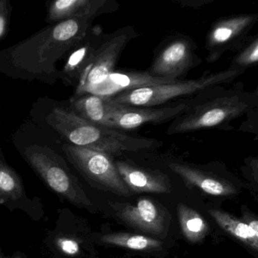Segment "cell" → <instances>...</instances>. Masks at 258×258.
<instances>
[{
    "mask_svg": "<svg viewBox=\"0 0 258 258\" xmlns=\"http://www.w3.org/2000/svg\"><path fill=\"white\" fill-rule=\"evenodd\" d=\"M136 36L137 34L131 27L122 28L114 34L107 35L83 72L74 95L84 94L87 90L100 84L114 72L122 52Z\"/></svg>",
    "mask_w": 258,
    "mask_h": 258,
    "instance_id": "obj_7",
    "label": "cell"
},
{
    "mask_svg": "<svg viewBox=\"0 0 258 258\" xmlns=\"http://www.w3.org/2000/svg\"><path fill=\"white\" fill-rule=\"evenodd\" d=\"M244 223L248 228L249 235L251 241L252 249L254 251L258 250V221L257 219L251 214H246L244 217Z\"/></svg>",
    "mask_w": 258,
    "mask_h": 258,
    "instance_id": "obj_24",
    "label": "cell"
},
{
    "mask_svg": "<svg viewBox=\"0 0 258 258\" xmlns=\"http://www.w3.org/2000/svg\"><path fill=\"white\" fill-rule=\"evenodd\" d=\"M244 69H232L208 74L197 79L175 81L159 85L147 86L109 97L117 103L128 106L156 107L176 98L206 93L228 84L244 73Z\"/></svg>",
    "mask_w": 258,
    "mask_h": 258,
    "instance_id": "obj_3",
    "label": "cell"
},
{
    "mask_svg": "<svg viewBox=\"0 0 258 258\" xmlns=\"http://www.w3.org/2000/svg\"><path fill=\"white\" fill-rule=\"evenodd\" d=\"M114 102L108 122L112 129L132 130L147 123H162L174 120L185 111L191 102L185 101L170 106H128Z\"/></svg>",
    "mask_w": 258,
    "mask_h": 258,
    "instance_id": "obj_10",
    "label": "cell"
},
{
    "mask_svg": "<svg viewBox=\"0 0 258 258\" xmlns=\"http://www.w3.org/2000/svg\"><path fill=\"white\" fill-rule=\"evenodd\" d=\"M258 61V38L255 37L239 49L231 63L232 69H244L253 66Z\"/></svg>",
    "mask_w": 258,
    "mask_h": 258,
    "instance_id": "obj_21",
    "label": "cell"
},
{
    "mask_svg": "<svg viewBox=\"0 0 258 258\" xmlns=\"http://www.w3.org/2000/svg\"><path fill=\"white\" fill-rule=\"evenodd\" d=\"M99 240L105 244L143 251L156 250L162 245V242L155 238L145 235H133L127 232L105 234L101 236Z\"/></svg>",
    "mask_w": 258,
    "mask_h": 258,
    "instance_id": "obj_19",
    "label": "cell"
},
{
    "mask_svg": "<svg viewBox=\"0 0 258 258\" xmlns=\"http://www.w3.org/2000/svg\"><path fill=\"white\" fill-rule=\"evenodd\" d=\"M208 213L223 230L252 249L248 228L244 222L220 210L210 209Z\"/></svg>",
    "mask_w": 258,
    "mask_h": 258,
    "instance_id": "obj_20",
    "label": "cell"
},
{
    "mask_svg": "<svg viewBox=\"0 0 258 258\" xmlns=\"http://www.w3.org/2000/svg\"><path fill=\"white\" fill-rule=\"evenodd\" d=\"M257 21L256 14H242L223 18L213 24L206 37L208 62L217 61L227 51L241 49Z\"/></svg>",
    "mask_w": 258,
    "mask_h": 258,
    "instance_id": "obj_9",
    "label": "cell"
},
{
    "mask_svg": "<svg viewBox=\"0 0 258 258\" xmlns=\"http://www.w3.org/2000/svg\"><path fill=\"white\" fill-rule=\"evenodd\" d=\"M28 200L22 177L7 163L0 146V204L14 209Z\"/></svg>",
    "mask_w": 258,
    "mask_h": 258,
    "instance_id": "obj_17",
    "label": "cell"
},
{
    "mask_svg": "<svg viewBox=\"0 0 258 258\" xmlns=\"http://www.w3.org/2000/svg\"><path fill=\"white\" fill-rule=\"evenodd\" d=\"M13 10L10 0H0V42L5 40L10 33Z\"/></svg>",
    "mask_w": 258,
    "mask_h": 258,
    "instance_id": "obj_22",
    "label": "cell"
},
{
    "mask_svg": "<svg viewBox=\"0 0 258 258\" xmlns=\"http://www.w3.org/2000/svg\"><path fill=\"white\" fill-rule=\"evenodd\" d=\"M117 214L130 226L155 235L164 230L167 220V215L160 205L146 198L140 199L135 205L120 207Z\"/></svg>",
    "mask_w": 258,
    "mask_h": 258,
    "instance_id": "obj_12",
    "label": "cell"
},
{
    "mask_svg": "<svg viewBox=\"0 0 258 258\" xmlns=\"http://www.w3.org/2000/svg\"><path fill=\"white\" fill-rule=\"evenodd\" d=\"M22 157L41 180L58 196L78 208L92 203L66 160L49 146L31 145L22 152Z\"/></svg>",
    "mask_w": 258,
    "mask_h": 258,
    "instance_id": "obj_5",
    "label": "cell"
},
{
    "mask_svg": "<svg viewBox=\"0 0 258 258\" xmlns=\"http://www.w3.org/2000/svg\"><path fill=\"white\" fill-rule=\"evenodd\" d=\"M61 150L77 171L88 182L120 196H129L112 156L103 152L64 143Z\"/></svg>",
    "mask_w": 258,
    "mask_h": 258,
    "instance_id": "obj_6",
    "label": "cell"
},
{
    "mask_svg": "<svg viewBox=\"0 0 258 258\" xmlns=\"http://www.w3.org/2000/svg\"><path fill=\"white\" fill-rule=\"evenodd\" d=\"M52 106L45 122L66 143L108 154L111 156L125 152H137L157 147L161 142L155 139L131 137L118 130L96 124L77 115L64 102L50 100Z\"/></svg>",
    "mask_w": 258,
    "mask_h": 258,
    "instance_id": "obj_2",
    "label": "cell"
},
{
    "mask_svg": "<svg viewBox=\"0 0 258 258\" xmlns=\"http://www.w3.org/2000/svg\"><path fill=\"white\" fill-rule=\"evenodd\" d=\"M55 246L61 253L68 256H75L81 250L79 241L69 235L57 237L55 238Z\"/></svg>",
    "mask_w": 258,
    "mask_h": 258,
    "instance_id": "obj_23",
    "label": "cell"
},
{
    "mask_svg": "<svg viewBox=\"0 0 258 258\" xmlns=\"http://www.w3.org/2000/svg\"><path fill=\"white\" fill-rule=\"evenodd\" d=\"M105 37L102 35V31H96L91 27L82 41L67 57L64 67L60 70V81L64 86L75 88L77 87L83 72Z\"/></svg>",
    "mask_w": 258,
    "mask_h": 258,
    "instance_id": "obj_13",
    "label": "cell"
},
{
    "mask_svg": "<svg viewBox=\"0 0 258 258\" xmlns=\"http://www.w3.org/2000/svg\"><path fill=\"white\" fill-rule=\"evenodd\" d=\"M117 171L129 190L135 192L166 193L170 190L168 177L126 161L115 162Z\"/></svg>",
    "mask_w": 258,
    "mask_h": 258,
    "instance_id": "obj_15",
    "label": "cell"
},
{
    "mask_svg": "<svg viewBox=\"0 0 258 258\" xmlns=\"http://www.w3.org/2000/svg\"><path fill=\"white\" fill-rule=\"evenodd\" d=\"M173 81H175L165 78H153L148 73L147 71H114L105 78V81L89 89L84 94L90 93L104 97H113L120 93L140 87L159 85Z\"/></svg>",
    "mask_w": 258,
    "mask_h": 258,
    "instance_id": "obj_11",
    "label": "cell"
},
{
    "mask_svg": "<svg viewBox=\"0 0 258 258\" xmlns=\"http://www.w3.org/2000/svg\"><path fill=\"white\" fill-rule=\"evenodd\" d=\"M0 258H26V256L22 252H17V253H14L13 256H7L3 253L2 250L0 249Z\"/></svg>",
    "mask_w": 258,
    "mask_h": 258,
    "instance_id": "obj_25",
    "label": "cell"
},
{
    "mask_svg": "<svg viewBox=\"0 0 258 258\" xmlns=\"http://www.w3.org/2000/svg\"><path fill=\"white\" fill-rule=\"evenodd\" d=\"M169 167L188 185L198 187L208 194L229 196L236 193V188L231 182L208 172L179 163H171Z\"/></svg>",
    "mask_w": 258,
    "mask_h": 258,
    "instance_id": "obj_16",
    "label": "cell"
},
{
    "mask_svg": "<svg viewBox=\"0 0 258 258\" xmlns=\"http://www.w3.org/2000/svg\"><path fill=\"white\" fill-rule=\"evenodd\" d=\"M177 214L181 230L188 241L198 243L205 239L209 232V226L199 213L183 204H179Z\"/></svg>",
    "mask_w": 258,
    "mask_h": 258,
    "instance_id": "obj_18",
    "label": "cell"
},
{
    "mask_svg": "<svg viewBox=\"0 0 258 258\" xmlns=\"http://www.w3.org/2000/svg\"><path fill=\"white\" fill-rule=\"evenodd\" d=\"M246 94L229 91L218 97L206 98L202 102L191 101L188 108L173 120L168 134H187L200 130L221 127L242 115L251 105Z\"/></svg>",
    "mask_w": 258,
    "mask_h": 258,
    "instance_id": "obj_4",
    "label": "cell"
},
{
    "mask_svg": "<svg viewBox=\"0 0 258 258\" xmlns=\"http://www.w3.org/2000/svg\"><path fill=\"white\" fill-rule=\"evenodd\" d=\"M194 42L188 37H175L163 43L154 56L148 73L156 78L177 81L200 64Z\"/></svg>",
    "mask_w": 258,
    "mask_h": 258,
    "instance_id": "obj_8",
    "label": "cell"
},
{
    "mask_svg": "<svg viewBox=\"0 0 258 258\" xmlns=\"http://www.w3.org/2000/svg\"><path fill=\"white\" fill-rule=\"evenodd\" d=\"M94 19L50 24L22 41L0 50V74L15 80L54 86L60 80L57 63L82 41Z\"/></svg>",
    "mask_w": 258,
    "mask_h": 258,
    "instance_id": "obj_1",
    "label": "cell"
},
{
    "mask_svg": "<svg viewBox=\"0 0 258 258\" xmlns=\"http://www.w3.org/2000/svg\"><path fill=\"white\" fill-rule=\"evenodd\" d=\"M108 7L105 0H54L48 2L45 22L50 25L71 19H94Z\"/></svg>",
    "mask_w": 258,
    "mask_h": 258,
    "instance_id": "obj_14",
    "label": "cell"
}]
</instances>
